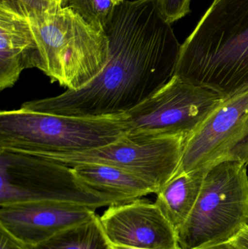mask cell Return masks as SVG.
I'll return each mask as SVG.
<instances>
[{"label":"cell","mask_w":248,"mask_h":249,"mask_svg":"<svg viewBox=\"0 0 248 249\" xmlns=\"http://www.w3.org/2000/svg\"><path fill=\"white\" fill-rule=\"evenodd\" d=\"M112 249H138L134 248V247H127V246L123 245H115V244H112Z\"/></svg>","instance_id":"obj_22"},{"label":"cell","mask_w":248,"mask_h":249,"mask_svg":"<svg viewBox=\"0 0 248 249\" xmlns=\"http://www.w3.org/2000/svg\"><path fill=\"white\" fill-rule=\"evenodd\" d=\"M160 13L170 24L191 12V0H157Z\"/></svg>","instance_id":"obj_17"},{"label":"cell","mask_w":248,"mask_h":249,"mask_svg":"<svg viewBox=\"0 0 248 249\" xmlns=\"http://www.w3.org/2000/svg\"><path fill=\"white\" fill-rule=\"evenodd\" d=\"M87 206L56 202H28L0 206V228L32 247L97 215Z\"/></svg>","instance_id":"obj_11"},{"label":"cell","mask_w":248,"mask_h":249,"mask_svg":"<svg viewBox=\"0 0 248 249\" xmlns=\"http://www.w3.org/2000/svg\"><path fill=\"white\" fill-rule=\"evenodd\" d=\"M42 67L21 3L0 0V90L13 87L23 70Z\"/></svg>","instance_id":"obj_12"},{"label":"cell","mask_w":248,"mask_h":249,"mask_svg":"<svg viewBox=\"0 0 248 249\" xmlns=\"http://www.w3.org/2000/svg\"><path fill=\"white\" fill-rule=\"evenodd\" d=\"M227 161L248 165V90L224 99L186 139L174 175Z\"/></svg>","instance_id":"obj_9"},{"label":"cell","mask_w":248,"mask_h":249,"mask_svg":"<svg viewBox=\"0 0 248 249\" xmlns=\"http://www.w3.org/2000/svg\"><path fill=\"white\" fill-rule=\"evenodd\" d=\"M186 139L183 136H144L128 132L115 142L96 149L30 155L70 167L85 163L116 167L136 174L159 192L177 171Z\"/></svg>","instance_id":"obj_7"},{"label":"cell","mask_w":248,"mask_h":249,"mask_svg":"<svg viewBox=\"0 0 248 249\" xmlns=\"http://www.w3.org/2000/svg\"><path fill=\"white\" fill-rule=\"evenodd\" d=\"M77 177L92 190L116 199L120 203H128L158 190L136 174L111 165L85 163L72 166Z\"/></svg>","instance_id":"obj_13"},{"label":"cell","mask_w":248,"mask_h":249,"mask_svg":"<svg viewBox=\"0 0 248 249\" xmlns=\"http://www.w3.org/2000/svg\"><path fill=\"white\" fill-rule=\"evenodd\" d=\"M224 99L175 75L154 95L125 113L128 133L187 139Z\"/></svg>","instance_id":"obj_8"},{"label":"cell","mask_w":248,"mask_h":249,"mask_svg":"<svg viewBox=\"0 0 248 249\" xmlns=\"http://www.w3.org/2000/svg\"><path fill=\"white\" fill-rule=\"evenodd\" d=\"M231 241L237 249H248V225L243 228Z\"/></svg>","instance_id":"obj_19"},{"label":"cell","mask_w":248,"mask_h":249,"mask_svg":"<svg viewBox=\"0 0 248 249\" xmlns=\"http://www.w3.org/2000/svg\"><path fill=\"white\" fill-rule=\"evenodd\" d=\"M69 7L90 24L104 29L115 8L112 0H66Z\"/></svg>","instance_id":"obj_16"},{"label":"cell","mask_w":248,"mask_h":249,"mask_svg":"<svg viewBox=\"0 0 248 249\" xmlns=\"http://www.w3.org/2000/svg\"><path fill=\"white\" fill-rule=\"evenodd\" d=\"M208 169L195 170L173 176L157 193L154 203L175 231L184 223L202 188Z\"/></svg>","instance_id":"obj_14"},{"label":"cell","mask_w":248,"mask_h":249,"mask_svg":"<svg viewBox=\"0 0 248 249\" xmlns=\"http://www.w3.org/2000/svg\"><path fill=\"white\" fill-rule=\"evenodd\" d=\"M112 1L115 5H117V4H119L120 3H122L124 0H112Z\"/></svg>","instance_id":"obj_23"},{"label":"cell","mask_w":248,"mask_h":249,"mask_svg":"<svg viewBox=\"0 0 248 249\" xmlns=\"http://www.w3.org/2000/svg\"><path fill=\"white\" fill-rule=\"evenodd\" d=\"M66 1V0H63V1H62L63 6H64V4H65Z\"/></svg>","instance_id":"obj_24"},{"label":"cell","mask_w":248,"mask_h":249,"mask_svg":"<svg viewBox=\"0 0 248 249\" xmlns=\"http://www.w3.org/2000/svg\"><path fill=\"white\" fill-rule=\"evenodd\" d=\"M0 249H30V248L16 241L4 230L0 228Z\"/></svg>","instance_id":"obj_18"},{"label":"cell","mask_w":248,"mask_h":249,"mask_svg":"<svg viewBox=\"0 0 248 249\" xmlns=\"http://www.w3.org/2000/svg\"><path fill=\"white\" fill-rule=\"evenodd\" d=\"M25 4L31 8L39 9L45 7L48 3V0H13Z\"/></svg>","instance_id":"obj_20"},{"label":"cell","mask_w":248,"mask_h":249,"mask_svg":"<svg viewBox=\"0 0 248 249\" xmlns=\"http://www.w3.org/2000/svg\"><path fill=\"white\" fill-rule=\"evenodd\" d=\"M99 218L112 244L144 249H181L176 231L155 203L139 198L112 205Z\"/></svg>","instance_id":"obj_10"},{"label":"cell","mask_w":248,"mask_h":249,"mask_svg":"<svg viewBox=\"0 0 248 249\" xmlns=\"http://www.w3.org/2000/svg\"><path fill=\"white\" fill-rule=\"evenodd\" d=\"M28 202H56L97 210L121 204L92 190L72 167L37 155L0 150V206Z\"/></svg>","instance_id":"obj_6"},{"label":"cell","mask_w":248,"mask_h":249,"mask_svg":"<svg viewBox=\"0 0 248 249\" xmlns=\"http://www.w3.org/2000/svg\"><path fill=\"white\" fill-rule=\"evenodd\" d=\"M30 249H112L99 215L58 232Z\"/></svg>","instance_id":"obj_15"},{"label":"cell","mask_w":248,"mask_h":249,"mask_svg":"<svg viewBox=\"0 0 248 249\" xmlns=\"http://www.w3.org/2000/svg\"><path fill=\"white\" fill-rule=\"evenodd\" d=\"M129 131L125 114L73 117L20 109L0 112V150L71 153L96 149Z\"/></svg>","instance_id":"obj_4"},{"label":"cell","mask_w":248,"mask_h":249,"mask_svg":"<svg viewBox=\"0 0 248 249\" xmlns=\"http://www.w3.org/2000/svg\"><path fill=\"white\" fill-rule=\"evenodd\" d=\"M248 225L247 165L227 161L208 168L199 197L176 231L181 249L231 241Z\"/></svg>","instance_id":"obj_5"},{"label":"cell","mask_w":248,"mask_h":249,"mask_svg":"<svg viewBox=\"0 0 248 249\" xmlns=\"http://www.w3.org/2000/svg\"><path fill=\"white\" fill-rule=\"evenodd\" d=\"M63 0H48L42 8L22 4L37 44L41 71L52 83L78 90L91 83L109 58V39L104 29L90 24Z\"/></svg>","instance_id":"obj_3"},{"label":"cell","mask_w":248,"mask_h":249,"mask_svg":"<svg viewBox=\"0 0 248 249\" xmlns=\"http://www.w3.org/2000/svg\"><path fill=\"white\" fill-rule=\"evenodd\" d=\"M109 58L85 87L25 102L32 112L73 117L122 115L164 87L175 75L181 47L157 0L125 1L106 23Z\"/></svg>","instance_id":"obj_1"},{"label":"cell","mask_w":248,"mask_h":249,"mask_svg":"<svg viewBox=\"0 0 248 249\" xmlns=\"http://www.w3.org/2000/svg\"><path fill=\"white\" fill-rule=\"evenodd\" d=\"M195 249H237V247L231 243V241L224 243V244H218V245L210 246V247H204V248Z\"/></svg>","instance_id":"obj_21"},{"label":"cell","mask_w":248,"mask_h":249,"mask_svg":"<svg viewBox=\"0 0 248 249\" xmlns=\"http://www.w3.org/2000/svg\"><path fill=\"white\" fill-rule=\"evenodd\" d=\"M176 75L225 99L248 90V0H214L182 44Z\"/></svg>","instance_id":"obj_2"}]
</instances>
